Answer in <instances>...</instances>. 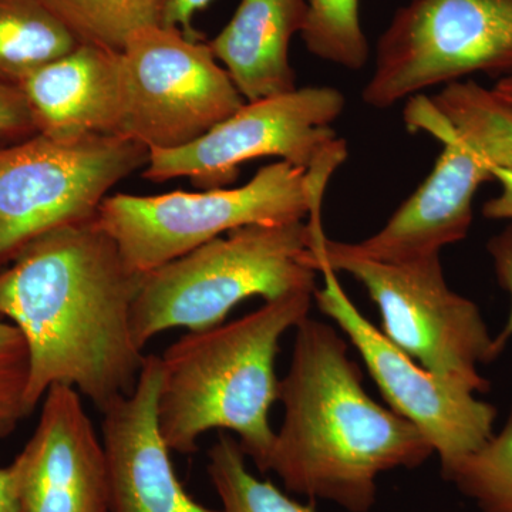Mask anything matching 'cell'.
Returning a JSON list of instances; mask_svg holds the SVG:
<instances>
[{"mask_svg":"<svg viewBox=\"0 0 512 512\" xmlns=\"http://www.w3.org/2000/svg\"><path fill=\"white\" fill-rule=\"evenodd\" d=\"M143 276L96 221L42 235L0 271V318L29 349L30 413L56 384L101 414L134 392L147 357L131 332Z\"/></svg>","mask_w":512,"mask_h":512,"instance_id":"obj_1","label":"cell"},{"mask_svg":"<svg viewBox=\"0 0 512 512\" xmlns=\"http://www.w3.org/2000/svg\"><path fill=\"white\" fill-rule=\"evenodd\" d=\"M295 330L291 366L279 380L284 421L266 473L293 494L367 512L380 474L421 466L433 447L414 424L367 394L335 329L308 316Z\"/></svg>","mask_w":512,"mask_h":512,"instance_id":"obj_2","label":"cell"},{"mask_svg":"<svg viewBox=\"0 0 512 512\" xmlns=\"http://www.w3.org/2000/svg\"><path fill=\"white\" fill-rule=\"evenodd\" d=\"M315 291L291 293L232 322L185 333L158 356L157 420L171 451L195 453L202 434L227 430L266 473L275 440L269 410L279 396V342L308 318Z\"/></svg>","mask_w":512,"mask_h":512,"instance_id":"obj_3","label":"cell"},{"mask_svg":"<svg viewBox=\"0 0 512 512\" xmlns=\"http://www.w3.org/2000/svg\"><path fill=\"white\" fill-rule=\"evenodd\" d=\"M410 130L440 141L443 151L424 183L372 237L353 242L360 255L400 262L440 254L463 241L473 222L478 188L495 168L512 171V106L466 79L433 96L412 97L404 110Z\"/></svg>","mask_w":512,"mask_h":512,"instance_id":"obj_4","label":"cell"},{"mask_svg":"<svg viewBox=\"0 0 512 512\" xmlns=\"http://www.w3.org/2000/svg\"><path fill=\"white\" fill-rule=\"evenodd\" d=\"M311 238L308 221L248 225L148 272L131 309L134 342L143 350L167 330L215 328L245 299L315 291Z\"/></svg>","mask_w":512,"mask_h":512,"instance_id":"obj_5","label":"cell"},{"mask_svg":"<svg viewBox=\"0 0 512 512\" xmlns=\"http://www.w3.org/2000/svg\"><path fill=\"white\" fill-rule=\"evenodd\" d=\"M332 175L276 161L237 188L111 195L94 221L116 241L128 268L146 275L235 229L320 214Z\"/></svg>","mask_w":512,"mask_h":512,"instance_id":"obj_6","label":"cell"},{"mask_svg":"<svg viewBox=\"0 0 512 512\" xmlns=\"http://www.w3.org/2000/svg\"><path fill=\"white\" fill-rule=\"evenodd\" d=\"M308 265L355 278L382 316V332L421 366L441 377L487 393L478 365L497 359L493 338L473 301L451 291L440 254L382 262L355 251L350 242L326 237L312 225Z\"/></svg>","mask_w":512,"mask_h":512,"instance_id":"obj_7","label":"cell"},{"mask_svg":"<svg viewBox=\"0 0 512 512\" xmlns=\"http://www.w3.org/2000/svg\"><path fill=\"white\" fill-rule=\"evenodd\" d=\"M148 158L146 146L120 134H36L0 146V271L42 235L96 220L107 192Z\"/></svg>","mask_w":512,"mask_h":512,"instance_id":"obj_8","label":"cell"},{"mask_svg":"<svg viewBox=\"0 0 512 512\" xmlns=\"http://www.w3.org/2000/svg\"><path fill=\"white\" fill-rule=\"evenodd\" d=\"M345 107V94L330 86L296 87L245 101L194 143L150 151L143 177L151 183L187 177L201 190H215L234 183L242 165L264 157L306 171H336L348 157V146L332 124Z\"/></svg>","mask_w":512,"mask_h":512,"instance_id":"obj_9","label":"cell"},{"mask_svg":"<svg viewBox=\"0 0 512 512\" xmlns=\"http://www.w3.org/2000/svg\"><path fill=\"white\" fill-rule=\"evenodd\" d=\"M476 73L512 74V0H412L380 37L362 99L389 109Z\"/></svg>","mask_w":512,"mask_h":512,"instance_id":"obj_10","label":"cell"},{"mask_svg":"<svg viewBox=\"0 0 512 512\" xmlns=\"http://www.w3.org/2000/svg\"><path fill=\"white\" fill-rule=\"evenodd\" d=\"M120 69V136L150 151L194 143L245 104L210 45L170 26L128 37Z\"/></svg>","mask_w":512,"mask_h":512,"instance_id":"obj_11","label":"cell"},{"mask_svg":"<svg viewBox=\"0 0 512 512\" xmlns=\"http://www.w3.org/2000/svg\"><path fill=\"white\" fill-rule=\"evenodd\" d=\"M323 288L313 301L332 319L362 356L372 379L394 413L409 420L429 440L441 471L476 451L493 436L497 409L478 400L466 384L441 377L376 328L340 285L336 272L320 268Z\"/></svg>","mask_w":512,"mask_h":512,"instance_id":"obj_12","label":"cell"},{"mask_svg":"<svg viewBox=\"0 0 512 512\" xmlns=\"http://www.w3.org/2000/svg\"><path fill=\"white\" fill-rule=\"evenodd\" d=\"M12 464L20 512H110L106 450L73 387L47 390L35 433Z\"/></svg>","mask_w":512,"mask_h":512,"instance_id":"obj_13","label":"cell"},{"mask_svg":"<svg viewBox=\"0 0 512 512\" xmlns=\"http://www.w3.org/2000/svg\"><path fill=\"white\" fill-rule=\"evenodd\" d=\"M160 357L148 355L134 392L103 413L101 440L110 478V512H222L185 491L157 420Z\"/></svg>","mask_w":512,"mask_h":512,"instance_id":"obj_14","label":"cell"},{"mask_svg":"<svg viewBox=\"0 0 512 512\" xmlns=\"http://www.w3.org/2000/svg\"><path fill=\"white\" fill-rule=\"evenodd\" d=\"M18 86L43 136L74 140L120 134V53L80 43L33 70Z\"/></svg>","mask_w":512,"mask_h":512,"instance_id":"obj_15","label":"cell"},{"mask_svg":"<svg viewBox=\"0 0 512 512\" xmlns=\"http://www.w3.org/2000/svg\"><path fill=\"white\" fill-rule=\"evenodd\" d=\"M306 10V0H241L227 26L208 43L245 101L298 87L289 46L305 26Z\"/></svg>","mask_w":512,"mask_h":512,"instance_id":"obj_16","label":"cell"},{"mask_svg":"<svg viewBox=\"0 0 512 512\" xmlns=\"http://www.w3.org/2000/svg\"><path fill=\"white\" fill-rule=\"evenodd\" d=\"M79 45L45 0H0V79L19 84Z\"/></svg>","mask_w":512,"mask_h":512,"instance_id":"obj_17","label":"cell"},{"mask_svg":"<svg viewBox=\"0 0 512 512\" xmlns=\"http://www.w3.org/2000/svg\"><path fill=\"white\" fill-rule=\"evenodd\" d=\"M84 45L120 53L128 37L163 23L165 0H45Z\"/></svg>","mask_w":512,"mask_h":512,"instance_id":"obj_18","label":"cell"},{"mask_svg":"<svg viewBox=\"0 0 512 512\" xmlns=\"http://www.w3.org/2000/svg\"><path fill=\"white\" fill-rule=\"evenodd\" d=\"M245 457L238 441L229 434H220L208 453V474L222 512H316L313 503H299L271 481L256 478Z\"/></svg>","mask_w":512,"mask_h":512,"instance_id":"obj_19","label":"cell"},{"mask_svg":"<svg viewBox=\"0 0 512 512\" xmlns=\"http://www.w3.org/2000/svg\"><path fill=\"white\" fill-rule=\"evenodd\" d=\"M306 6L301 36L309 53L343 69L362 70L370 49L359 0H306Z\"/></svg>","mask_w":512,"mask_h":512,"instance_id":"obj_20","label":"cell"},{"mask_svg":"<svg viewBox=\"0 0 512 512\" xmlns=\"http://www.w3.org/2000/svg\"><path fill=\"white\" fill-rule=\"evenodd\" d=\"M483 512H512V409L504 429L441 471Z\"/></svg>","mask_w":512,"mask_h":512,"instance_id":"obj_21","label":"cell"},{"mask_svg":"<svg viewBox=\"0 0 512 512\" xmlns=\"http://www.w3.org/2000/svg\"><path fill=\"white\" fill-rule=\"evenodd\" d=\"M29 349L22 332L0 318V441L12 436L30 412L26 404Z\"/></svg>","mask_w":512,"mask_h":512,"instance_id":"obj_22","label":"cell"},{"mask_svg":"<svg viewBox=\"0 0 512 512\" xmlns=\"http://www.w3.org/2000/svg\"><path fill=\"white\" fill-rule=\"evenodd\" d=\"M37 128L18 84L0 79V146L36 136Z\"/></svg>","mask_w":512,"mask_h":512,"instance_id":"obj_23","label":"cell"},{"mask_svg":"<svg viewBox=\"0 0 512 512\" xmlns=\"http://www.w3.org/2000/svg\"><path fill=\"white\" fill-rule=\"evenodd\" d=\"M487 249L488 254L493 258L498 284L504 291L510 293L511 298L510 316L504 329L493 340L494 355L498 357L503 353L508 340L512 338V222L504 231L494 235L488 241Z\"/></svg>","mask_w":512,"mask_h":512,"instance_id":"obj_24","label":"cell"},{"mask_svg":"<svg viewBox=\"0 0 512 512\" xmlns=\"http://www.w3.org/2000/svg\"><path fill=\"white\" fill-rule=\"evenodd\" d=\"M212 0H165L163 26L180 29L184 35L192 39H201L194 29L195 15L207 8Z\"/></svg>","mask_w":512,"mask_h":512,"instance_id":"obj_25","label":"cell"},{"mask_svg":"<svg viewBox=\"0 0 512 512\" xmlns=\"http://www.w3.org/2000/svg\"><path fill=\"white\" fill-rule=\"evenodd\" d=\"M493 178L500 184V194L485 202L483 215L488 220L512 221V171L495 168Z\"/></svg>","mask_w":512,"mask_h":512,"instance_id":"obj_26","label":"cell"},{"mask_svg":"<svg viewBox=\"0 0 512 512\" xmlns=\"http://www.w3.org/2000/svg\"><path fill=\"white\" fill-rule=\"evenodd\" d=\"M0 512H20L15 467H0Z\"/></svg>","mask_w":512,"mask_h":512,"instance_id":"obj_27","label":"cell"},{"mask_svg":"<svg viewBox=\"0 0 512 512\" xmlns=\"http://www.w3.org/2000/svg\"><path fill=\"white\" fill-rule=\"evenodd\" d=\"M493 92L497 94L501 100H504L505 103L511 104L512 106V74L511 76L501 77V79L495 83Z\"/></svg>","mask_w":512,"mask_h":512,"instance_id":"obj_28","label":"cell"}]
</instances>
